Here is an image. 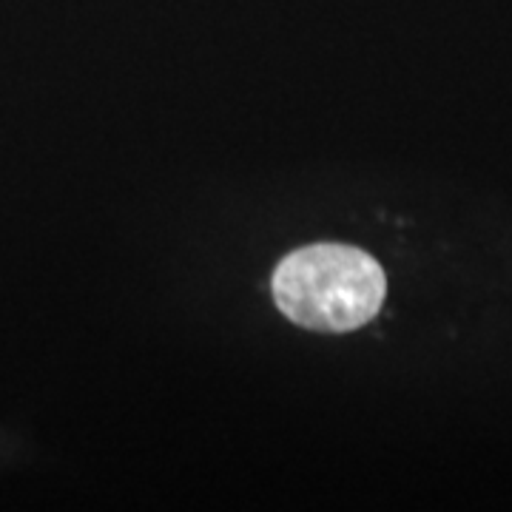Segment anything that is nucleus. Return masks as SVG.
Masks as SVG:
<instances>
[{
	"instance_id": "f257e3e1",
	"label": "nucleus",
	"mask_w": 512,
	"mask_h": 512,
	"mask_svg": "<svg viewBox=\"0 0 512 512\" xmlns=\"http://www.w3.org/2000/svg\"><path fill=\"white\" fill-rule=\"evenodd\" d=\"M276 308L293 325L319 333H348L382 311L387 279L362 248L311 245L288 254L274 271Z\"/></svg>"
}]
</instances>
